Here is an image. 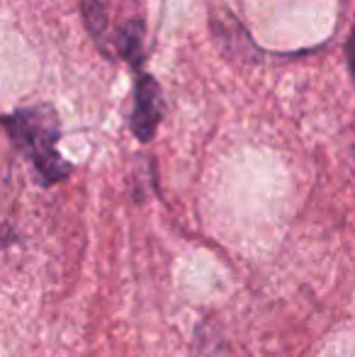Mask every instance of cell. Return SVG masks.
I'll return each mask as SVG.
<instances>
[{
    "label": "cell",
    "mask_w": 355,
    "mask_h": 357,
    "mask_svg": "<svg viewBox=\"0 0 355 357\" xmlns=\"http://www.w3.org/2000/svg\"><path fill=\"white\" fill-rule=\"evenodd\" d=\"M163 117V98L158 83L149 73H137L134 83V112H132V134L139 142H151L156 127Z\"/></svg>",
    "instance_id": "obj_2"
},
{
    "label": "cell",
    "mask_w": 355,
    "mask_h": 357,
    "mask_svg": "<svg viewBox=\"0 0 355 357\" xmlns=\"http://www.w3.org/2000/svg\"><path fill=\"white\" fill-rule=\"evenodd\" d=\"M346 61H348V71H351V78H353V85H355V27L351 32L346 42Z\"/></svg>",
    "instance_id": "obj_3"
},
{
    "label": "cell",
    "mask_w": 355,
    "mask_h": 357,
    "mask_svg": "<svg viewBox=\"0 0 355 357\" xmlns=\"http://www.w3.org/2000/svg\"><path fill=\"white\" fill-rule=\"evenodd\" d=\"M5 129L15 149L32 163L42 188L61 183L71 175V163L59 153V114L52 105H32L5 117Z\"/></svg>",
    "instance_id": "obj_1"
}]
</instances>
